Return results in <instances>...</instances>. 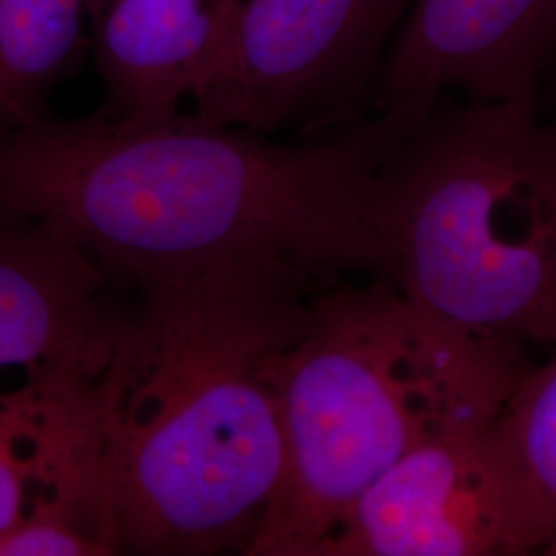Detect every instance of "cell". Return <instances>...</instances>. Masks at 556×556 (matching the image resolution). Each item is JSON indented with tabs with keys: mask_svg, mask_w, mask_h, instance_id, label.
<instances>
[{
	"mask_svg": "<svg viewBox=\"0 0 556 556\" xmlns=\"http://www.w3.org/2000/svg\"><path fill=\"white\" fill-rule=\"evenodd\" d=\"M498 425L544 514L546 555L556 556V353L521 379Z\"/></svg>",
	"mask_w": 556,
	"mask_h": 556,
	"instance_id": "cell-12",
	"label": "cell"
},
{
	"mask_svg": "<svg viewBox=\"0 0 556 556\" xmlns=\"http://www.w3.org/2000/svg\"><path fill=\"white\" fill-rule=\"evenodd\" d=\"M435 101H400L301 142L192 114L48 116L0 139V202L52 227L128 291L248 260L321 285L383 275L374 179Z\"/></svg>",
	"mask_w": 556,
	"mask_h": 556,
	"instance_id": "cell-1",
	"label": "cell"
},
{
	"mask_svg": "<svg viewBox=\"0 0 556 556\" xmlns=\"http://www.w3.org/2000/svg\"><path fill=\"white\" fill-rule=\"evenodd\" d=\"M383 277L482 338L556 344V122L536 96L441 93L379 163Z\"/></svg>",
	"mask_w": 556,
	"mask_h": 556,
	"instance_id": "cell-4",
	"label": "cell"
},
{
	"mask_svg": "<svg viewBox=\"0 0 556 556\" xmlns=\"http://www.w3.org/2000/svg\"><path fill=\"white\" fill-rule=\"evenodd\" d=\"M551 71H555V75H556V60H555V64H553V68H551Z\"/></svg>",
	"mask_w": 556,
	"mask_h": 556,
	"instance_id": "cell-13",
	"label": "cell"
},
{
	"mask_svg": "<svg viewBox=\"0 0 556 556\" xmlns=\"http://www.w3.org/2000/svg\"><path fill=\"white\" fill-rule=\"evenodd\" d=\"M528 344L431 316L383 275L332 282L280 374L285 477L245 556H314L338 519L418 445L498 420Z\"/></svg>",
	"mask_w": 556,
	"mask_h": 556,
	"instance_id": "cell-3",
	"label": "cell"
},
{
	"mask_svg": "<svg viewBox=\"0 0 556 556\" xmlns=\"http://www.w3.org/2000/svg\"><path fill=\"white\" fill-rule=\"evenodd\" d=\"M124 291L75 243L0 202V371L98 381L126 318Z\"/></svg>",
	"mask_w": 556,
	"mask_h": 556,
	"instance_id": "cell-7",
	"label": "cell"
},
{
	"mask_svg": "<svg viewBox=\"0 0 556 556\" xmlns=\"http://www.w3.org/2000/svg\"><path fill=\"white\" fill-rule=\"evenodd\" d=\"M546 551L536 493L495 420L431 439L402 457L344 511L314 556Z\"/></svg>",
	"mask_w": 556,
	"mask_h": 556,
	"instance_id": "cell-6",
	"label": "cell"
},
{
	"mask_svg": "<svg viewBox=\"0 0 556 556\" xmlns=\"http://www.w3.org/2000/svg\"><path fill=\"white\" fill-rule=\"evenodd\" d=\"M100 493L96 381H36L0 392V532L40 503Z\"/></svg>",
	"mask_w": 556,
	"mask_h": 556,
	"instance_id": "cell-10",
	"label": "cell"
},
{
	"mask_svg": "<svg viewBox=\"0 0 556 556\" xmlns=\"http://www.w3.org/2000/svg\"><path fill=\"white\" fill-rule=\"evenodd\" d=\"M89 50L87 0H0V139L48 118Z\"/></svg>",
	"mask_w": 556,
	"mask_h": 556,
	"instance_id": "cell-11",
	"label": "cell"
},
{
	"mask_svg": "<svg viewBox=\"0 0 556 556\" xmlns=\"http://www.w3.org/2000/svg\"><path fill=\"white\" fill-rule=\"evenodd\" d=\"M415 0H241L192 116L260 135L321 137L367 114Z\"/></svg>",
	"mask_w": 556,
	"mask_h": 556,
	"instance_id": "cell-5",
	"label": "cell"
},
{
	"mask_svg": "<svg viewBox=\"0 0 556 556\" xmlns=\"http://www.w3.org/2000/svg\"><path fill=\"white\" fill-rule=\"evenodd\" d=\"M556 60V0H415L367 100V114L418 96H538Z\"/></svg>",
	"mask_w": 556,
	"mask_h": 556,
	"instance_id": "cell-8",
	"label": "cell"
},
{
	"mask_svg": "<svg viewBox=\"0 0 556 556\" xmlns=\"http://www.w3.org/2000/svg\"><path fill=\"white\" fill-rule=\"evenodd\" d=\"M326 287L273 260L155 278L96 381L116 555H243L285 477L280 374Z\"/></svg>",
	"mask_w": 556,
	"mask_h": 556,
	"instance_id": "cell-2",
	"label": "cell"
},
{
	"mask_svg": "<svg viewBox=\"0 0 556 556\" xmlns=\"http://www.w3.org/2000/svg\"><path fill=\"white\" fill-rule=\"evenodd\" d=\"M241 0H87L101 112L126 122L181 114L217 64Z\"/></svg>",
	"mask_w": 556,
	"mask_h": 556,
	"instance_id": "cell-9",
	"label": "cell"
}]
</instances>
